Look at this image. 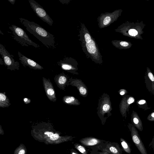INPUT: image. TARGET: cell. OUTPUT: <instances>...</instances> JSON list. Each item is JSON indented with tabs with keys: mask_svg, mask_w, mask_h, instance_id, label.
Returning <instances> with one entry per match:
<instances>
[{
	"mask_svg": "<svg viewBox=\"0 0 154 154\" xmlns=\"http://www.w3.org/2000/svg\"><path fill=\"white\" fill-rule=\"evenodd\" d=\"M69 85L76 87L81 96L84 97H87L88 94V88L81 80L73 79L71 77L69 79L67 86Z\"/></svg>",
	"mask_w": 154,
	"mask_h": 154,
	"instance_id": "obj_6",
	"label": "cell"
},
{
	"mask_svg": "<svg viewBox=\"0 0 154 154\" xmlns=\"http://www.w3.org/2000/svg\"><path fill=\"white\" fill-rule=\"evenodd\" d=\"M11 104L8 97L5 92H0V107L2 108L8 107Z\"/></svg>",
	"mask_w": 154,
	"mask_h": 154,
	"instance_id": "obj_15",
	"label": "cell"
},
{
	"mask_svg": "<svg viewBox=\"0 0 154 154\" xmlns=\"http://www.w3.org/2000/svg\"><path fill=\"white\" fill-rule=\"evenodd\" d=\"M20 22L25 29L38 39L48 48H56L54 36L38 24L23 18H19Z\"/></svg>",
	"mask_w": 154,
	"mask_h": 154,
	"instance_id": "obj_1",
	"label": "cell"
},
{
	"mask_svg": "<svg viewBox=\"0 0 154 154\" xmlns=\"http://www.w3.org/2000/svg\"><path fill=\"white\" fill-rule=\"evenodd\" d=\"M111 21V18L109 16L106 17L104 19L103 23L104 25L108 24Z\"/></svg>",
	"mask_w": 154,
	"mask_h": 154,
	"instance_id": "obj_21",
	"label": "cell"
},
{
	"mask_svg": "<svg viewBox=\"0 0 154 154\" xmlns=\"http://www.w3.org/2000/svg\"><path fill=\"white\" fill-rule=\"evenodd\" d=\"M148 76L149 78L152 81H154V77L152 73L151 72H149L148 74Z\"/></svg>",
	"mask_w": 154,
	"mask_h": 154,
	"instance_id": "obj_24",
	"label": "cell"
},
{
	"mask_svg": "<svg viewBox=\"0 0 154 154\" xmlns=\"http://www.w3.org/2000/svg\"><path fill=\"white\" fill-rule=\"evenodd\" d=\"M96 149L103 152H107L112 154H122L123 150L117 143L105 142L102 145L96 148Z\"/></svg>",
	"mask_w": 154,
	"mask_h": 154,
	"instance_id": "obj_8",
	"label": "cell"
},
{
	"mask_svg": "<svg viewBox=\"0 0 154 154\" xmlns=\"http://www.w3.org/2000/svg\"><path fill=\"white\" fill-rule=\"evenodd\" d=\"M120 44L121 46L124 47L127 46L128 45V43L126 42H121Z\"/></svg>",
	"mask_w": 154,
	"mask_h": 154,
	"instance_id": "obj_25",
	"label": "cell"
},
{
	"mask_svg": "<svg viewBox=\"0 0 154 154\" xmlns=\"http://www.w3.org/2000/svg\"><path fill=\"white\" fill-rule=\"evenodd\" d=\"M133 122L134 124L136 125H138L139 122V120L137 119L136 118H134L133 120Z\"/></svg>",
	"mask_w": 154,
	"mask_h": 154,
	"instance_id": "obj_28",
	"label": "cell"
},
{
	"mask_svg": "<svg viewBox=\"0 0 154 154\" xmlns=\"http://www.w3.org/2000/svg\"><path fill=\"white\" fill-rule=\"evenodd\" d=\"M85 40L86 43H89L91 41V37L90 35L87 33L85 35Z\"/></svg>",
	"mask_w": 154,
	"mask_h": 154,
	"instance_id": "obj_22",
	"label": "cell"
},
{
	"mask_svg": "<svg viewBox=\"0 0 154 154\" xmlns=\"http://www.w3.org/2000/svg\"><path fill=\"white\" fill-rule=\"evenodd\" d=\"M71 154H79L75 150H73Z\"/></svg>",
	"mask_w": 154,
	"mask_h": 154,
	"instance_id": "obj_36",
	"label": "cell"
},
{
	"mask_svg": "<svg viewBox=\"0 0 154 154\" xmlns=\"http://www.w3.org/2000/svg\"><path fill=\"white\" fill-rule=\"evenodd\" d=\"M134 101V98L131 97H129L127 100V102L129 104L133 103Z\"/></svg>",
	"mask_w": 154,
	"mask_h": 154,
	"instance_id": "obj_23",
	"label": "cell"
},
{
	"mask_svg": "<svg viewBox=\"0 0 154 154\" xmlns=\"http://www.w3.org/2000/svg\"><path fill=\"white\" fill-rule=\"evenodd\" d=\"M75 148L82 154H88L84 146L79 143L74 144Z\"/></svg>",
	"mask_w": 154,
	"mask_h": 154,
	"instance_id": "obj_18",
	"label": "cell"
},
{
	"mask_svg": "<svg viewBox=\"0 0 154 154\" xmlns=\"http://www.w3.org/2000/svg\"><path fill=\"white\" fill-rule=\"evenodd\" d=\"M97 110V115L103 125L106 120L112 115V107L109 95L104 93L100 97Z\"/></svg>",
	"mask_w": 154,
	"mask_h": 154,
	"instance_id": "obj_2",
	"label": "cell"
},
{
	"mask_svg": "<svg viewBox=\"0 0 154 154\" xmlns=\"http://www.w3.org/2000/svg\"><path fill=\"white\" fill-rule=\"evenodd\" d=\"M43 83L48 98L51 101L55 102L57 98L54 86L50 79L43 77Z\"/></svg>",
	"mask_w": 154,
	"mask_h": 154,
	"instance_id": "obj_9",
	"label": "cell"
},
{
	"mask_svg": "<svg viewBox=\"0 0 154 154\" xmlns=\"http://www.w3.org/2000/svg\"><path fill=\"white\" fill-rule=\"evenodd\" d=\"M0 63L1 65H3L4 64V61L1 58H0Z\"/></svg>",
	"mask_w": 154,
	"mask_h": 154,
	"instance_id": "obj_35",
	"label": "cell"
},
{
	"mask_svg": "<svg viewBox=\"0 0 154 154\" xmlns=\"http://www.w3.org/2000/svg\"><path fill=\"white\" fill-rule=\"evenodd\" d=\"M149 144V146H151L152 147L154 152V136L152 139L151 142Z\"/></svg>",
	"mask_w": 154,
	"mask_h": 154,
	"instance_id": "obj_27",
	"label": "cell"
},
{
	"mask_svg": "<svg viewBox=\"0 0 154 154\" xmlns=\"http://www.w3.org/2000/svg\"><path fill=\"white\" fill-rule=\"evenodd\" d=\"M90 154H100V153L98 151L95 149L94 150L91 152Z\"/></svg>",
	"mask_w": 154,
	"mask_h": 154,
	"instance_id": "obj_29",
	"label": "cell"
},
{
	"mask_svg": "<svg viewBox=\"0 0 154 154\" xmlns=\"http://www.w3.org/2000/svg\"><path fill=\"white\" fill-rule=\"evenodd\" d=\"M151 116L153 117H154V112L152 113Z\"/></svg>",
	"mask_w": 154,
	"mask_h": 154,
	"instance_id": "obj_37",
	"label": "cell"
},
{
	"mask_svg": "<svg viewBox=\"0 0 154 154\" xmlns=\"http://www.w3.org/2000/svg\"><path fill=\"white\" fill-rule=\"evenodd\" d=\"M19 59L21 63L24 66H28L34 70H42L43 67L34 60L27 57L20 52H18Z\"/></svg>",
	"mask_w": 154,
	"mask_h": 154,
	"instance_id": "obj_10",
	"label": "cell"
},
{
	"mask_svg": "<svg viewBox=\"0 0 154 154\" xmlns=\"http://www.w3.org/2000/svg\"><path fill=\"white\" fill-rule=\"evenodd\" d=\"M86 45L88 52L91 54H93L96 52V48L95 43L93 40H91L89 42L86 43Z\"/></svg>",
	"mask_w": 154,
	"mask_h": 154,
	"instance_id": "obj_16",
	"label": "cell"
},
{
	"mask_svg": "<svg viewBox=\"0 0 154 154\" xmlns=\"http://www.w3.org/2000/svg\"><path fill=\"white\" fill-rule=\"evenodd\" d=\"M69 79V76L67 75L63 72L56 75L54 78V80L59 88L65 90L66 87L67 86Z\"/></svg>",
	"mask_w": 154,
	"mask_h": 154,
	"instance_id": "obj_12",
	"label": "cell"
},
{
	"mask_svg": "<svg viewBox=\"0 0 154 154\" xmlns=\"http://www.w3.org/2000/svg\"><path fill=\"white\" fill-rule=\"evenodd\" d=\"M128 33L130 35L132 36H135L138 33L137 31L134 29H130Z\"/></svg>",
	"mask_w": 154,
	"mask_h": 154,
	"instance_id": "obj_20",
	"label": "cell"
},
{
	"mask_svg": "<svg viewBox=\"0 0 154 154\" xmlns=\"http://www.w3.org/2000/svg\"><path fill=\"white\" fill-rule=\"evenodd\" d=\"M146 101L144 100H141L138 103L140 104H143L145 103Z\"/></svg>",
	"mask_w": 154,
	"mask_h": 154,
	"instance_id": "obj_31",
	"label": "cell"
},
{
	"mask_svg": "<svg viewBox=\"0 0 154 154\" xmlns=\"http://www.w3.org/2000/svg\"><path fill=\"white\" fill-rule=\"evenodd\" d=\"M25 151L24 149H22L20 150L18 154H24Z\"/></svg>",
	"mask_w": 154,
	"mask_h": 154,
	"instance_id": "obj_32",
	"label": "cell"
},
{
	"mask_svg": "<svg viewBox=\"0 0 154 154\" xmlns=\"http://www.w3.org/2000/svg\"><path fill=\"white\" fill-rule=\"evenodd\" d=\"M100 154H112L111 153H108L107 152H100L99 151H98Z\"/></svg>",
	"mask_w": 154,
	"mask_h": 154,
	"instance_id": "obj_34",
	"label": "cell"
},
{
	"mask_svg": "<svg viewBox=\"0 0 154 154\" xmlns=\"http://www.w3.org/2000/svg\"><path fill=\"white\" fill-rule=\"evenodd\" d=\"M123 90H120V91L119 93L121 95H123L125 94V92Z\"/></svg>",
	"mask_w": 154,
	"mask_h": 154,
	"instance_id": "obj_30",
	"label": "cell"
},
{
	"mask_svg": "<svg viewBox=\"0 0 154 154\" xmlns=\"http://www.w3.org/2000/svg\"><path fill=\"white\" fill-rule=\"evenodd\" d=\"M23 101L25 104H27L31 102V100L29 99L25 98L23 99Z\"/></svg>",
	"mask_w": 154,
	"mask_h": 154,
	"instance_id": "obj_26",
	"label": "cell"
},
{
	"mask_svg": "<svg viewBox=\"0 0 154 154\" xmlns=\"http://www.w3.org/2000/svg\"><path fill=\"white\" fill-rule=\"evenodd\" d=\"M0 54L4 61V65L7 67V69L11 71L19 69V62L15 61L14 56L11 54L1 44H0Z\"/></svg>",
	"mask_w": 154,
	"mask_h": 154,
	"instance_id": "obj_4",
	"label": "cell"
},
{
	"mask_svg": "<svg viewBox=\"0 0 154 154\" xmlns=\"http://www.w3.org/2000/svg\"><path fill=\"white\" fill-rule=\"evenodd\" d=\"M57 63L62 69L72 74H79V73L76 72L77 70L76 67L73 66L72 64L67 63L66 61H62L58 62Z\"/></svg>",
	"mask_w": 154,
	"mask_h": 154,
	"instance_id": "obj_13",
	"label": "cell"
},
{
	"mask_svg": "<svg viewBox=\"0 0 154 154\" xmlns=\"http://www.w3.org/2000/svg\"><path fill=\"white\" fill-rule=\"evenodd\" d=\"M45 134H46L50 137L52 140H57L59 137V135L57 134H54L52 132L46 131L45 132Z\"/></svg>",
	"mask_w": 154,
	"mask_h": 154,
	"instance_id": "obj_19",
	"label": "cell"
},
{
	"mask_svg": "<svg viewBox=\"0 0 154 154\" xmlns=\"http://www.w3.org/2000/svg\"><path fill=\"white\" fill-rule=\"evenodd\" d=\"M29 3L36 16L43 21L52 26L54 21L43 8L34 0H29Z\"/></svg>",
	"mask_w": 154,
	"mask_h": 154,
	"instance_id": "obj_5",
	"label": "cell"
},
{
	"mask_svg": "<svg viewBox=\"0 0 154 154\" xmlns=\"http://www.w3.org/2000/svg\"><path fill=\"white\" fill-rule=\"evenodd\" d=\"M12 34L13 38L23 46H32L39 48V45L32 41L25 31L21 28L12 24L9 27Z\"/></svg>",
	"mask_w": 154,
	"mask_h": 154,
	"instance_id": "obj_3",
	"label": "cell"
},
{
	"mask_svg": "<svg viewBox=\"0 0 154 154\" xmlns=\"http://www.w3.org/2000/svg\"><path fill=\"white\" fill-rule=\"evenodd\" d=\"M8 2L13 5H14L15 2V0H8Z\"/></svg>",
	"mask_w": 154,
	"mask_h": 154,
	"instance_id": "obj_33",
	"label": "cell"
},
{
	"mask_svg": "<svg viewBox=\"0 0 154 154\" xmlns=\"http://www.w3.org/2000/svg\"><path fill=\"white\" fill-rule=\"evenodd\" d=\"M63 102L68 105L78 106L81 103L74 97L71 96H65L63 98Z\"/></svg>",
	"mask_w": 154,
	"mask_h": 154,
	"instance_id": "obj_14",
	"label": "cell"
},
{
	"mask_svg": "<svg viewBox=\"0 0 154 154\" xmlns=\"http://www.w3.org/2000/svg\"><path fill=\"white\" fill-rule=\"evenodd\" d=\"M120 142L123 149L125 152L128 154L131 153V149L128 143L124 139L121 138Z\"/></svg>",
	"mask_w": 154,
	"mask_h": 154,
	"instance_id": "obj_17",
	"label": "cell"
},
{
	"mask_svg": "<svg viewBox=\"0 0 154 154\" xmlns=\"http://www.w3.org/2000/svg\"><path fill=\"white\" fill-rule=\"evenodd\" d=\"M132 140L141 154H148L138 131L133 127H129Z\"/></svg>",
	"mask_w": 154,
	"mask_h": 154,
	"instance_id": "obj_7",
	"label": "cell"
},
{
	"mask_svg": "<svg viewBox=\"0 0 154 154\" xmlns=\"http://www.w3.org/2000/svg\"><path fill=\"white\" fill-rule=\"evenodd\" d=\"M81 143L86 146H94L96 148L103 145L105 141L92 137H86L82 138L79 141Z\"/></svg>",
	"mask_w": 154,
	"mask_h": 154,
	"instance_id": "obj_11",
	"label": "cell"
}]
</instances>
